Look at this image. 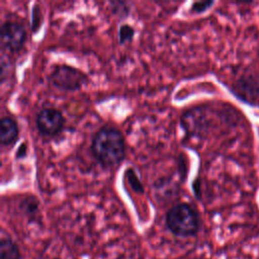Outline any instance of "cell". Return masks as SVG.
<instances>
[{"instance_id":"obj_1","label":"cell","mask_w":259,"mask_h":259,"mask_svg":"<svg viewBox=\"0 0 259 259\" xmlns=\"http://www.w3.org/2000/svg\"><path fill=\"white\" fill-rule=\"evenodd\" d=\"M91 151L102 166H115L121 162L125 155L124 138L117 128L102 126L93 136Z\"/></svg>"},{"instance_id":"obj_2","label":"cell","mask_w":259,"mask_h":259,"mask_svg":"<svg viewBox=\"0 0 259 259\" xmlns=\"http://www.w3.org/2000/svg\"><path fill=\"white\" fill-rule=\"evenodd\" d=\"M166 225L176 236L189 237L196 234L199 228L197 212L187 203L173 205L166 214Z\"/></svg>"},{"instance_id":"obj_3","label":"cell","mask_w":259,"mask_h":259,"mask_svg":"<svg viewBox=\"0 0 259 259\" xmlns=\"http://www.w3.org/2000/svg\"><path fill=\"white\" fill-rule=\"evenodd\" d=\"M48 80L54 87L65 91L78 90L87 83V77L82 71L66 64L56 65Z\"/></svg>"},{"instance_id":"obj_4","label":"cell","mask_w":259,"mask_h":259,"mask_svg":"<svg viewBox=\"0 0 259 259\" xmlns=\"http://www.w3.org/2000/svg\"><path fill=\"white\" fill-rule=\"evenodd\" d=\"M25 40L26 30L21 23L6 20L1 24L0 41L3 50L18 52L23 48Z\"/></svg>"},{"instance_id":"obj_5","label":"cell","mask_w":259,"mask_h":259,"mask_svg":"<svg viewBox=\"0 0 259 259\" xmlns=\"http://www.w3.org/2000/svg\"><path fill=\"white\" fill-rule=\"evenodd\" d=\"M64 116L62 112L53 107H45L38 111L35 124L39 134L45 137L57 136L64 126Z\"/></svg>"},{"instance_id":"obj_6","label":"cell","mask_w":259,"mask_h":259,"mask_svg":"<svg viewBox=\"0 0 259 259\" xmlns=\"http://www.w3.org/2000/svg\"><path fill=\"white\" fill-rule=\"evenodd\" d=\"M18 134V125L13 118L3 116L0 119V144L2 147L13 146L17 141Z\"/></svg>"},{"instance_id":"obj_7","label":"cell","mask_w":259,"mask_h":259,"mask_svg":"<svg viewBox=\"0 0 259 259\" xmlns=\"http://www.w3.org/2000/svg\"><path fill=\"white\" fill-rule=\"evenodd\" d=\"M0 259H21L18 247L10 238H1Z\"/></svg>"},{"instance_id":"obj_8","label":"cell","mask_w":259,"mask_h":259,"mask_svg":"<svg viewBox=\"0 0 259 259\" xmlns=\"http://www.w3.org/2000/svg\"><path fill=\"white\" fill-rule=\"evenodd\" d=\"M135 35V29L128 24H122L118 29V39L120 44H124L133 39Z\"/></svg>"},{"instance_id":"obj_9","label":"cell","mask_w":259,"mask_h":259,"mask_svg":"<svg viewBox=\"0 0 259 259\" xmlns=\"http://www.w3.org/2000/svg\"><path fill=\"white\" fill-rule=\"evenodd\" d=\"M125 175L127 177V181L131 185V187L136 191V192H139V193H142L144 191V188H143V184L142 182L140 181V179L137 177V175L135 174V172L133 171V169H127L126 172H125Z\"/></svg>"},{"instance_id":"obj_10","label":"cell","mask_w":259,"mask_h":259,"mask_svg":"<svg viewBox=\"0 0 259 259\" xmlns=\"http://www.w3.org/2000/svg\"><path fill=\"white\" fill-rule=\"evenodd\" d=\"M110 5L115 14L121 15L122 17H125V15L128 14V7L125 2H110Z\"/></svg>"},{"instance_id":"obj_11","label":"cell","mask_w":259,"mask_h":259,"mask_svg":"<svg viewBox=\"0 0 259 259\" xmlns=\"http://www.w3.org/2000/svg\"><path fill=\"white\" fill-rule=\"evenodd\" d=\"M212 5V2L210 1H200V2H194L191 5V11L195 13H201L204 10H206L209 6Z\"/></svg>"},{"instance_id":"obj_12","label":"cell","mask_w":259,"mask_h":259,"mask_svg":"<svg viewBox=\"0 0 259 259\" xmlns=\"http://www.w3.org/2000/svg\"><path fill=\"white\" fill-rule=\"evenodd\" d=\"M26 149V146L24 145V144H22L20 147H19V150H18V155H17V158H19V157H23L25 154H23V153H25V152H23L22 153V150H25Z\"/></svg>"}]
</instances>
